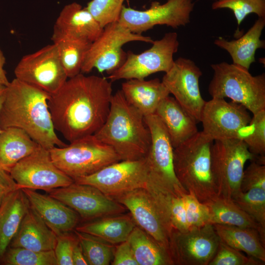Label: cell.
<instances>
[{
  "label": "cell",
  "mask_w": 265,
  "mask_h": 265,
  "mask_svg": "<svg viewBox=\"0 0 265 265\" xmlns=\"http://www.w3.org/2000/svg\"><path fill=\"white\" fill-rule=\"evenodd\" d=\"M111 81L80 73L69 78L48 101L55 130L70 142L94 134L108 115Z\"/></svg>",
  "instance_id": "6da1fadb"
},
{
  "label": "cell",
  "mask_w": 265,
  "mask_h": 265,
  "mask_svg": "<svg viewBox=\"0 0 265 265\" xmlns=\"http://www.w3.org/2000/svg\"><path fill=\"white\" fill-rule=\"evenodd\" d=\"M50 97L46 92L15 78L6 86L0 111V129H21L49 150L67 146L55 133L48 106Z\"/></svg>",
  "instance_id": "7a4b0ae2"
},
{
  "label": "cell",
  "mask_w": 265,
  "mask_h": 265,
  "mask_svg": "<svg viewBox=\"0 0 265 265\" xmlns=\"http://www.w3.org/2000/svg\"><path fill=\"white\" fill-rule=\"evenodd\" d=\"M94 135L111 147L121 160L144 158L151 143L144 116L127 101L121 90L112 95L107 117Z\"/></svg>",
  "instance_id": "3957f363"
},
{
  "label": "cell",
  "mask_w": 265,
  "mask_h": 265,
  "mask_svg": "<svg viewBox=\"0 0 265 265\" xmlns=\"http://www.w3.org/2000/svg\"><path fill=\"white\" fill-rule=\"evenodd\" d=\"M213 140L202 131L174 148L176 176L183 188L200 202L218 196L211 169Z\"/></svg>",
  "instance_id": "277c9868"
},
{
  "label": "cell",
  "mask_w": 265,
  "mask_h": 265,
  "mask_svg": "<svg viewBox=\"0 0 265 265\" xmlns=\"http://www.w3.org/2000/svg\"><path fill=\"white\" fill-rule=\"evenodd\" d=\"M213 76L208 92L212 98H229L253 115L265 109V74L254 76L247 70L222 62L211 65Z\"/></svg>",
  "instance_id": "5b68a950"
},
{
  "label": "cell",
  "mask_w": 265,
  "mask_h": 265,
  "mask_svg": "<svg viewBox=\"0 0 265 265\" xmlns=\"http://www.w3.org/2000/svg\"><path fill=\"white\" fill-rule=\"evenodd\" d=\"M70 143L63 147L55 146L49 151L56 166L74 181L121 160L111 147L99 141L94 134Z\"/></svg>",
  "instance_id": "8992f818"
},
{
  "label": "cell",
  "mask_w": 265,
  "mask_h": 265,
  "mask_svg": "<svg viewBox=\"0 0 265 265\" xmlns=\"http://www.w3.org/2000/svg\"><path fill=\"white\" fill-rule=\"evenodd\" d=\"M211 169L218 196L232 199L241 190L246 162L259 163L240 139L213 141L211 149Z\"/></svg>",
  "instance_id": "52a82bcc"
},
{
  "label": "cell",
  "mask_w": 265,
  "mask_h": 265,
  "mask_svg": "<svg viewBox=\"0 0 265 265\" xmlns=\"http://www.w3.org/2000/svg\"><path fill=\"white\" fill-rule=\"evenodd\" d=\"M144 121L151 136V145L145 157L148 182L174 196L183 197L187 192L176 176L174 148L164 126L155 113L145 116Z\"/></svg>",
  "instance_id": "ba28073f"
},
{
  "label": "cell",
  "mask_w": 265,
  "mask_h": 265,
  "mask_svg": "<svg viewBox=\"0 0 265 265\" xmlns=\"http://www.w3.org/2000/svg\"><path fill=\"white\" fill-rule=\"evenodd\" d=\"M149 36L132 32L118 21L110 23L103 28L100 35L93 42L86 53L81 73H88L93 69L110 75L125 62L127 53L122 47L133 41L152 43Z\"/></svg>",
  "instance_id": "9c48e42d"
},
{
  "label": "cell",
  "mask_w": 265,
  "mask_h": 265,
  "mask_svg": "<svg viewBox=\"0 0 265 265\" xmlns=\"http://www.w3.org/2000/svg\"><path fill=\"white\" fill-rule=\"evenodd\" d=\"M152 44L151 48L138 54L128 51L124 64L107 79L111 82L122 79H145L156 73L167 72L173 66V56L178 50L177 33H166Z\"/></svg>",
  "instance_id": "30bf717a"
},
{
  "label": "cell",
  "mask_w": 265,
  "mask_h": 265,
  "mask_svg": "<svg viewBox=\"0 0 265 265\" xmlns=\"http://www.w3.org/2000/svg\"><path fill=\"white\" fill-rule=\"evenodd\" d=\"M148 181L145 157L134 160H120L74 180L78 184L94 186L113 199L136 189L146 188Z\"/></svg>",
  "instance_id": "8fae6325"
},
{
  "label": "cell",
  "mask_w": 265,
  "mask_h": 265,
  "mask_svg": "<svg viewBox=\"0 0 265 265\" xmlns=\"http://www.w3.org/2000/svg\"><path fill=\"white\" fill-rule=\"evenodd\" d=\"M113 199L128 209L136 225L168 252L174 229L165 210L147 187L136 189Z\"/></svg>",
  "instance_id": "7c38bea8"
},
{
  "label": "cell",
  "mask_w": 265,
  "mask_h": 265,
  "mask_svg": "<svg viewBox=\"0 0 265 265\" xmlns=\"http://www.w3.org/2000/svg\"><path fill=\"white\" fill-rule=\"evenodd\" d=\"M194 7L193 0H167L163 4L155 1L151 2L149 8L144 10L123 5L118 22L132 32L138 34L157 25L177 28L190 22Z\"/></svg>",
  "instance_id": "4fadbf2b"
},
{
  "label": "cell",
  "mask_w": 265,
  "mask_h": 265,
  "mask_svg": "<svg viewBox=\"0 0 265 265\" xmlns=\"http://www.w3.org/2000/svg\"><path fill=\"white\" fill-rule=\"evenodd\" d=\"M15 78L53 95L67 80L55 46L48 45L24 56L14 70Z\"/></svg>",
  "instance_id": "5bb4252c"
},
{
  "label": "cell",
  "mask_w": 265,
  "mask_h": 265,
  "mask_svg": "<svg viewBox=\"0 0 265 265\" xmlns=\"http://www.w3.org/2000/svg\"><path fill=\"white\" fill-rule=\"evenodd\" d=\"M19 189L43 190L46 192L74 182L53 162L49 150L39 145L9 171Z\"/></svg>",
  "instance_id": "9a60e30c"
},
{
  "label": "cell",
  "mask_w": 265,
  "mask_h": 265,
  "mask_svg": "<svg viewBox=\"0 0 265 265\" xmlns=\"http://www.w3.org/2000/svg\"><path fill=\"white\" fill-rule=\"evenodd\" d=\"M247 110L233 101L212 98L206 101L203 108L200 119L202 132L213 141L242 139L252 118Z\"/></svg>",
  "instance_id": "2e32d148"
},
{
  "label": "cell",
  "mask_w": 265,
  "mask_h": 265,
  "mask_svg": "<svg viewBox=\"0 0 265 265\" xmlns=\"http://www.w3.org/2000/svg\"><path fill=\"white\" fill-rule=\"evenodd\" d=\"M219 242L213 225L209 223L185 232L173 231L168 252L173 265H208Z\"/></svg>",
  "instance_id": "e0dca14e"
},
{
  "label": "cell",
  "mask_w": 265,
  "mask_h": 265,
  "mask_svg": "<svg viewBox=\"0 0 265 265\" xmlns=\"http://www.w3.org/2000/svg\"><path fill=\"white\" fill-rule=\"evenodd\" d=\"M47 193L72 208L80 217L88 221L122 214L126 210L123 205L90 185L74 182Z\"/></svg>",
  "instance_id": "ac0fdd59"
},
{
  "label": "cell",
  "mask_w": 265,
  "mask_h": 265,
  "mask_svg": "<svg viewBox=\"0 0 265 265\" xmlns=\"http://www.w3.org/2000/svg\"><path fill=\"white\" fill-rule=\"evenodd\" d=\"M202 75L201 69L193 61L180 57L174 60L161 80L170 94L197 123L200 122L206 102L199 88V81Z\"/></svg>",
  "instance_id": "d6986e66"
},
{
  "label": "cell",
  "mask_w": 265,
  "mask_h": 265,
  "mask_svg": "<svg viewBox=\"0 0 265 265\" xmlns=\"http://www.w3.org/2000/svg\"><path fill=\"white\" fill-rule=\"evenodd\" d=\"M22 189L30 206L57 236L71 232L78 226L80 216L61 201L35 190Z\"/></svg>",
  "instance_id": "ffe728a7"
},
{
  "label": "cell",
  "mask_w": 265,
  "mask_h": 265,
  "mask_svg": "<svg viewBox=\"0 0 265 265\" xmlns=\"http://www.w3.org/2000/svg\"><path fill=\"white\" fill-rule=\"evenodd\" d=\"M155 114L164 126L174 148L198 132L196 120L169 95L161 101Z\"/></svg>",
  "instance_id": "44dd1931"
},
{
  "label": "cell",
  "mask_w": 265,
  "mask_h": 265,
  "mask_svg": "<svg viewBox=\"0 0 265 265\" xmlns=\"http://www.w3.org/2000/svg\"><path fill=\"white\" fill-rule=\"evenodd\" d=\"M56 240L55 234L30 206L9 246L47 251L54 250Z\"/></svg>",
  "instance_id": "7402d4cb"
},
{
  "label": "cell",
  "mask_w": 265,
  "mask_h": 265,
  "mask_svg": "<svg viewBox=\"0 0 265 265\" xmlns=\"http://www.w3.org/2000/svg\"><path fill=\"white\" fill-rule=\"evenodd\" d=\"M54 28L74 37L93 42L103 27L86 7L77 2L65 5L56 19Z\"/></svg>",
  "instance_id": "603a6c76"
},
{
  "label": "cell",
  "mask_w": 265,
  "mask_h": 265,
  "mask_svg": "<svg viewBox=\"0 0 265 265\" xmlns=\"http://www.w3.org/2000/svg\"><path fill=\"white\" fill-rule=\"evenodd\" d=\"M121 91L127 101L144 117L154 114L161 101L170 93L159 79H132L122 83Z\"/></svg>",
  "instance_id": "cb8c5ba5"
},
{
  "label": "cell",
  "mask_w": 265,
  "mask_h": 265,
  "mask_svg": "<svg viewBox=\"0 0 265 265\" xmlns=\"http://www.w3.org/2000/svg\"><path fill=\"white\" fill-rule=\"evenodd\" d=\"M265 26V18H258L239 38L228 41L220 37L214 40V44L229 53L233 64L249 70L251 64L256 61V51L265 48V40L260 39Z\"/></svg>",
  "instance_id": "d4e9b609"
},
{
  "label": "cell",
  "mask_w": 265,
  "mask_h": 265,
  "mask_svg": "<svg viewBox=\"0 0 265 265\" xmlns=\"http://www.w3.org/2000/svg\"><path fill=\"white\" fill-rule=\"evenodd\" d=\"M30 207L22 189L11 192L0 206V261Z\"/></svg>",
  "instance_id": "484cf974"
},
{
  "label": "cell",
  "mask_w": 265,
  "mask_h": 265,
  "mask_svg": "<svg viewBox=\"0 0 265 265\" xmlns=\"http://www.w3.org/2000/svg\"><path fill=\"white\" fill-rule=\"evenodd\" d=\"M77 226V231L98 237L112 244L128 240L137 225L130 214H116L104 216Z\"/></svg>",
  "instance_id": "4316f807"
},
{
  "label": "cell",
  "mask_w": 265,
  "mask_h": 265,
  "mask_svg": "<svg viewBox=\"0 0 265 265\" xmlns=\"http://www.w3.org/2000/svg\"><path fill=\"white\" fill-rule=\"evenodd\" d=\"M221 241L265 263V238L254 228L212 224Z\"/></svg>",
  "instance_id": "83f0119b"
},
{
  "label": "cell",
  "mask_w": 265,
  "mask_h": 265,
  "mask_svg": "<svg viewBox=\"0 0 265 265\" xmlns=\"http://www.w3.org/2000/svg\"><path fill=\"white\" fill-rule=\"evenodd\" d=\"M39 145L24 130L15 127L0 132V169L7 172Z\"/></svg>",
  "instance_id": "f1b7e54d"
},
{
  "label": "cell",
  "mask_w": 265,
  "mask_h": 265,
  "mask_svg": "<svg viewBox=\"0 0 265 265\" xmlns=\"http://www.w3.org/2000/svg\"><path fill=\"white\" fill-rule=\"evenodd\" d=\"M203 203L209 209L211 224L254 228L265 238V229L241 209L232 199L218 195Z\"/></svg>",
  "instance_id": "f546056e"
},
{
  "label": "cell",
  "mask_w": 265,
  "mask_h": 265,
  "mask_svg": "<svg viewBox=\"0 0 265 265\" xmlns=\"http://www.w3.org/2000/svg\"><path fill=\"white\" fill-rule=\"evenodd\" d=\"M52 40L68 78L80 73L91 42L66 35L54 28Z\"/></svg>",
  "instance_id": "4dcf8cb0"
},
{
  "label": "cell",
  "mask_w": 265,
  "mask_h": 265,
  "mask_svg": "<svg viewBox=\"0 0 265 265\" xmlns=\"http://www.w3.org/2000/svg\"><path fill=\"white\" fill-rule=\"evenodd\" d=\"M138 265H172L168 251L136 226L128 239Z\"/></svg>",
  "instance_id": "1f68e13d"
},
{
  "label": "cell",
  "mask_w": 265,
  "mask_h": 265,
  "mask_svg": "<svg viewBox=\"0 0 265 265\" xmlns=\"http://www.w3.org/2000/svg\"><path fill=\"white\" fill-rule=\"evenodd\" d=\"M85 258L89 265H108L113 259L115 248L98 237L75 231Z\"/></svg>",
  "instance_id": "d6a6232c"
},
{
  "label": "cell",
  "mask_w": 265,
  "mask_h": 265,
  "mask_svg": "<svg viewBox=\"0 0 265 265\" xmlns=\"http://www.w3.org/2000/svg\"><path fill=\"white\" fill-rule=\"evenodd\" d=\"M0 264L3 265H57L54 250L36 251L20 247H8Z\"/></svg>",
  "instance_id": "836d02e7"
},
{
  "label": "cell",
  "mask_w": 265,
  "mask_h": 265,
  "mask_svg": "<svg viewBox=\"0 0 265 265\" xmlns=\"http://www.w3.org/2000/svg\"><path fill=\"white\" fill-rule=\"evenodd\" d=\"M242 140L259 163L265 165V109L253 115Z\"/></svg>",
  "instance_id": "e575fe53"
},
{
  "label": "cell",
  "mask_w": 265,
  "mask_h": 265,
  "mask_svg": "<svg viewBox=\"0 0 265 265\" xmlns=\"http://www.w3.org/2000/svg\"><path fill=\"white\" fill-rule=\"evenodd\" d=\"M232 199L265 229V189L255 188L245 192L240 191Z\"/></svg>",
  "instance_id": "d590c367"
},
{
  "label": "cell",
  "mask_w": 265,
  "mask_h": 265,
  "mask_svg": "<svg viewBox=\"0 0 265 265\" xmlns=\"http://www.w3.org/2000/svg\"><path fill=\"white\" fill-rule=\"evenodd\" d=\"M212 8H228L232 10L238 26L250 14H256L258 18H265V0H218L212 3Z\"/></svg>",
  "instance_id": "8d00e7d4"
},
{
  "label": "cell",
  "mask_w": 265,
  "mask_h": 265,
  "mask_svg": "<svg viewBox=\"0 0 265 265\" xmlns=\"http://www.w3.org/2000/svg\"><path fill=\"white\" fill-rule=\"evenodd\" d=\"M125 0H91L86 9L104 27L106 25L118 21Z\"/></svg>",
  "instance_id": "74e56055"
},
{
  "label": "cell",
  "mask_w": 265,
  "mask_h": 265,
  "mask_svg": "<svg viewBox=\"0 0 265 265\" xmlns=\"http://www.w3.org/2000/svg\"><path fill=\"white\" fill-rule=\"evenodd\" d=\"M260 260L244 255L220 240L216 252L208 265H262Z\"/></svg>",
  "instance_id": "f35d334b"
},
{
  "label": "cell",
  "mask_w": 265,
  "mask_h": 265,
  "mask_svg": "<svg viewBox=\"0 0 265 265\" xmlns=\"http://www.w3.org/2000/svg\"><path fill=\"white\" fill-rule=\"evenodd\" d=\"M189 229L202 227L210 223L207 206L194 196L186 193L183 196Z\"/></svg>",
  "instance_id": "ab89813d"
},
{
  "label": "cell",
  "mask_w": 265,
  "mask_h": 265,
  "mask_svg": "<svg viewBox=\"0 0 265 265\" xmlns=\"http://www.w3.org/2000/svg\"><path fill=\"white\" fill-rule=\"evenodd\" d=\"M240 187L243 192L255 188L265 189V165L252 161L244 170Z\"/></svg>",
  "instance_id": "60d3db41"
},
{
  "label": "cell",
  "mask_w": 265,
  "mask_h": 265,
  "mask_svg": "<svg viewBox=\"0 0 265 265\" xmlns=\"http://www.w3.org/2000/svg\"><path fill=\"white\" fill-rule=\"evenodd\" d=\"M77 239L76 235L71 232L57 236L54 252L57 265H73V251Z\"/></svg>",
  "instance_id": "b9f144b4"
},
{
  "label": "cell",
  "mask_w": 265,
  "mask_h": 265,
  "mask_svg": "<svg viewBox=\"0 0 265 265\" xmlns=\"http://www.w3.org/2000/svg\"><path fill=\"white\" fill-rule=\"evenodd\" d=\"M169 216L174 230L185 232L189 230L183 197H172L169 209Z\"/></svg>",
  "instance_id": "7bdbcfd3"
},
{
  "label": "cell",
  "mask_w": 265,
  "mask_h": 265,
  "mask_svg": "<svg viewBox=\"0 0 265 265\" xmlns=\"http://www.w3.org/2000/svg\"><path fill=\"white\" fill-rule=\"evenodd\" d=\"M111 263L113 265H138L128 240L115 248Z\"/></svg>",
  "instance_id": "ee69618b"
},
{
  "label": "cell",
  "mask_w": 265,
  "mask_h": 265,
  "mask_svg": "<svg viewBox=\"0 0 265 265\" xmlns=\"http://www.w3.org/2000/svg\"><path fill=\"white\" fill-rule=\"evenodd\" d=\"M17 189L19 188L9 173L0 169V206L4 199Z\"/></svg>",
  "instance_id": "f6af8a7d"
},
{
  "label": "cell",
  "mask_w": 265,
  "mask_h": 265,
  "mask_svg": "<svg viewBox=\"0 0 265 265\" xmlns=\"http://www.w3.org/2000/svg\"><path fill=\"white\" fill-rule=\"evenodd\" d=\"M72 258L73 265H88L83 254L78 238L74 246Z\"/></svg>",
  "instance_id": "bcb514c9"
},
{
  "label": "cell",
  "mask_w": 265,
  "mask_h": 265,
  "mask_svg": "<svg viewBox=\"0 0 265 265\" xmlns=\"http://www.w3.org/2000/svg\"><path fill=\"white\" fill-rule=\"evenodd\" d=\"M5 63V58L0 48V85L7 86L10 81L7 78L6 73L4 69Z\"/></svg>",
  "instance_id": "7dc6e473"
},
{
  "label": "cell",
  "mask_w": 265,
  "mask_h": 265,
  "mask_svg": "<svg viewBox=\"0 0 265 265\" xmlns=\"http://www.w3.org/2000/svg\"><path fill=\"white\" fill-rule=\"evenodd\" d=\"M6 90V86L0 85V111L3 103ZM1 130L0 129V132Z\"/></svg>",
  "instance_id": "c3c4849f"
},
{
  "label": "cell",
  "mask_w": 265,
  "mask_h": 265,
  "mask_svg": "<svg viewBox=\"0 0 265 265\" xmlns=\"http://www.w3.org/2000/svg\"><path fill=\"white\" fill-rule=\"evenodd\" d=\"M213 0V1H216V0Z\"/></svg>",
  "instance_id": "681fc988"
}]
</instances>
